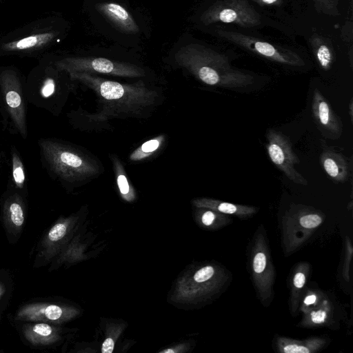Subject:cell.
Segmentation results:
<instances>
[{
  "label": "cell",
  "instance_id": "4dcf8cb0",
  "mask_svg": "<svg viewBox=\"0 0 353 353\" xmlns=\"http://www.w3.org/2000/svg\"><path fill=\"white\" fill-rule=\"evenodd\" d=\"M305 275L303 273L299 272L296 274L294 279V285L298 288H301L305 284Z\"/></svg>",
  "mask_w": 353,
  "mask_h": 353
},
{
  "label": "cell",
  "instance_id": "7a4b0ae2",
  "mask_svg": "<svg viewBox=\"0 0 353 353\" xmlns=\"http://www.w3.org/2000/svg\"><path fill=\"white\" fill-rule=\"evenodd\" d=\"M201 21L205 26L219 22L252 28L261 24V17L248 0H219L203 12Z\"/></svg>",
  "mask_w": 353,
  "mask_h": 353
},
{
  "label": "cell",
  "instance_id": "9a60e30c",
  "mask_svg": "<svg viewBox=\"0 0 353 353\" xmlns=\"http://www.w3.org/2000/svg\"><path fill=\"white\" fill-rule=\"evenodd\" d=\"M54 37L52 32L31 35L19 41L6 43L4 48L9 50H22L39 47L50 42Z\"/></svg>",
  "mask_w": 353,
  "mask_h": 353
},
{
  "label": "cell",
  "instance_id": "1f68e13d",
  "mask_svg": "<svg viewBox=\"0 0 353 353\" xmlns=\"http://www.w3.org/2000/svg\"><path fill=\"white\" fill-rule=\"evenodd\" d=\"M316 297L315 295H310L305 299L304 303L308 305L314 303L316 301Z\"/></svg>",
  "mask_w": 353,
  "mask_h": 353
},
{
  "label": "cell",
  "instance_id": "83f0119b",
  "mask_svg": "<svg viewBox=\"0 0 353 353\" xmlns=\"http://www.w3.org/2000/svg\"><path fill=\"white\" fill-rule=\"evenodd\" d=\"M312 320L315 323H323L326 318V313L324 311L319 310L312 313Z\"/></svg>",
  "mask_w": 353,
  "mask_h": 353
},
{
  "label": "cell",
  "instance_id": "8992f818",
  "mask_svg": "<svg viewBox=\"0 0 353 353\" xmlns=\"http://www.w3.org/2000/svg\"><path fill=\"white\" fill-rule=\"evenodd\" d=\"M22 343L32 349L47 350L61 339V330L54 323L46 322L13 323Z\"/></svg>",
  "mask_w": 353,
  "mask_h": 353
},
{
  "label": "cell",
  "instance_id": "d6a6232c",
  "mask_svg": "<svg viewBox=\"0 0 353 353\" xmlns=\"http://www.w3.org/2000/svg\"><path fill=\"white\" fill-rule=\"evenodd\" d=\"M348 112L350 117L351 122L352 123L353 119V101L352 98L350 99V101L348 105Z\"/></svg>",
  "mask_w": 353,
  "mask_h": 353
},
{
  "label": "cell",
  "instance_id": "e0dca14e",
  "mask_svg": "<svg viewBox=\"0 0 353 353\" xmlns=\"http://www.w3.org/2000/svg\"><path fill=\"white\" fill-rule=\"evenodd\" d=\"M100 91L101 96L108 100L119 99L124 94L123 88L120 83L110 81L103 82L100 85Z\"/></svg>",
  "mask_w": 353,
  "mask_h": 353
},
{
  "label": "cell",
  "instance_id": "7c38bea8",
  "mask_svg": "<svg viewBox=\"0 0 353 353\" xmlns=\"http://www.w3.org/2000/svg\"><path fill=\"white\" fill-rule=\"evenodd\" d=\"M319 161L324 171L333 181L344 183L348 180V163L342 154L325 150L321 153Z\"/></svg>",
  "mask_w": 353,
  "mask_h": 353
},
{
  "label": "cell",
  "instance_id": "4fadbf2b",
  "mask_svg": "<svg viewBox=\"0 0 353 353\" xmlns=\"http://www.w3.org/2000/svg\"><path fill=\"white\" fill-rule=\"evenodd\" d=\"M310 43L319 66L323 70H329L335 60V54L331 40L314 32L310 38Z\"/></svg>",
  "mask_w": 353,
  "mask_h": 353
},
{
  "label": "cell",
  "instance_id": "6da1fadb",
  "mask_svg": "<svg viewBox=\"0 0 353 353\" xmlns=\"http://www.w3.org/2000/svg\"><path fill=\"white\" fill-rule=\"evenodd\" d=\"M176 57L210 85L238 88L250 85L254 81L253 76L233 67L227 56L200 44L182 46Z\"/></svg>",
  "mask_w": 353,
  "mask_h": 353
},
{
  "label": "cell",
  "instance_id": "9c48e42d",
  "mask_svg": "<svg viewBox=\"0 0 353 353\" xmlns=\"http://www.w3.org/2000/svg\"><path fill=\"white\" fill-rule=\"evenodd\" d=\"M312 113L316 126L324 137L332 140L341 137L343 132L342 121L317 88L313 91Z\"/></svg>",
  "mask_w": 353,
  "mask_h": 353
},
{
  "label": "cell",
  "instance_id": "ffe728a7",
  "mask_svg": "<svg viewBox=\"0 0 353 353\" xmlns=\"http://www.w3.org/2000/svg\"><path fill=\"white\" fill-rule=\"evenodd\" d=\"M213 274V268L212 266L208 265L198 270L195 273L194 279L196 282L201 283L208 280L212 276Z\"/></svg>",
  "mask_w": 353,
  "mask_h": 353
},
{
  "label": "cell",
  "instance_id": "ac0fdd59",
  "mask_svg": "<svg viewBox=\"0 0 353 353\" xmlns=\"http://www.w3.org/2000/svg\"><path fill=\"white\" fill-rule=\"evenodd\" d=\"M315 10L328 16L337 17L340 14L339 0H312Z\"/></svg>",
  "mask_w": 353,
  "mask_h": 353
},
{
  "label": "cell",
  "instance_id": "e575fe53",
  "mask_svg": "<svg viewBox=\"0 0 353 353\" xmlns=\"http://www.w3.org/2000/svg\"><path fill=\"white\" fill-rule=\"evenodd\" d=\"M3 350H0V353H3Z\"/></svg>",
  "mask_w": 353,
  "mask_h": 353
},
{
  "label": "cell",
  "instance_id": "f546056e",
  "mask_svg": "<svg viewBox=\"0 0 353 353\" xmlns=\"http://www.w3.org/2000/svg\"><path fill=\"white\" fill-rule=\"evenodd\" d=\"M214 218L215 215L212 212L207 211L202 216V222L205 225H210L212 223L213 221L214 220Z\"/></svg>",
  "mask_w": 353,
  "mask_h": 353
},
{
  "label": "cell",
  "instance_id": "d4e9b609",
  "mask_svg": "<svg viewBox=\"0 0 353 353\" xmlns=\"http://www.w3.org/2000/svg\"><path fill=\"white\" fill-rule=\"evenodd\" d=\"M118 185L121 192L123 194L129 192V185L124 175H119L117 179Z\"/></svg>",
  "mask_w": 353,
  "mask_h": 353
},
{
  "label": "cell",
  "instance_id": "2e32d148",
  "mask_svg": "<svg viewBox=\"0 0 353 353\" xmlns=\"http://www.w3.org/2000/svg\"><path fill=\"white\" fill-rule=\"evenodd\" d=\"M12 172L16 187L19 189H23L26 180L24 167L16 152H13L12 154Z\"/></svg>",
  "mask_w": 353,
  "mask_h": 353
},
{
  "label": "cell",
  "instance_id": "5bb4252c",
  "mask_svg": "<svg viewBox=\"0 0 353 353\" xmlns=\"http://www.w3.org/2000/svg\"><path fill=\"white\" fill-rule=\"evenodd\" d=\"M14 288L11 272L0 267V321L12 299Z\"/></svg>",
  "mask_w": 353,
  "mask_h": 353
},
{
  "label": "cell",
  "instance_id": "8fae6325",
  "mask_svg": "<svg viewBox=\"0 0 353 353\" xmlns=\"http://www.w3.org/2000/svg\"><path fill=\"white\" fill-rule=\"evenodd\" d=\"M95 8L117 30L125 34H137L139 28L130 13L114 2L99 3Z\"/></svg>",
  "mask_w": 353,
  "mask_h": 353
},
{
  "label": "cell",
  "instance_id": "5b68a950",
  "mask_svg": "<svg viewBox=\"0 0 353 353\" xmlns=\"http://www.w3.org/2000/svg\"><path fill=\"white\" fill-rule=\"evenodd\" d=\"M65 307L47 297L31 299L19 305L10 321L46 322L57 324L65 316Z\"/></svg>",
  "mask_w": 353,
  "mask_h": 353
},
{
  "label": "cell",
  "instance_id": "ba28073f",
  "mask_svg": "<svg viewBox=\"0 0 353 353\" xmlns=\"http://www.w3.org/2000/svg\"><path fill=\"white\" fill-rule=\"evenodd\" d=\"M1 88L10 118L23 139L27 137L25 108L20 83L12 71H4L0 79Z\"/></svg>",
  "mask_w": 353,
  "mask_h": 353
},
{
  "label": "cell",
  "instance_id": "277c9868",
  "mask_svg": "<svg viewBox=\"0 0 353 353\" xmlns=\"http://www.w3.org/2000/svg\"><path fill=\"white\" fill-rule=\"evenodd\" d=\"M268 154L274 164L291 181L306 185L307 181L296 169L294 165L300 163L298 156L292 149L288 137L274 129H268L266 133Z\"/></svg>",
  "mask_w": 353,
  "mask_h": 353
},
{
  "label": "cell",
  "instance_id": "30bf717a",
  "mask_svg": "<svg viewBox=\"0 0 353 353\" xmlns=\"http://www.w3.org/2000/svg\"><path fill=\"white\" fill-rule=\"evenodd\" d=\"M60 66L68 70H92L103 74L137 72L134 67L126 66L105 58H70L61 61Z\"/></svg>",
  "mask_w": 353,
  "mask_h": 353
},
{
  "label": "cell",
  "instance_id": "44dd1931",
  "mask_svg": "<svg viewBox=\"0 0 353 353\" xmlns=\"http://www.w3.org/2000/svg\"><path fill=\"white\" fill-rule=\"evenodd\" d=\"M266 265L265 255L262 252H259L256 254L253 261V268L255 272H262Z\"/></svg>",
  "mask_w": 353,
  "mask_h": 353
},
{
  "label": "cell",
  "instance_id": "484cf974",
  "mask_svg": "<svg viewBox=\"0 0 353 353\" xmlns=\"http://www.w3.org/2000/svg\"><path fill=\"white\" fill-rule=\"evenodd\" d=\"M157 140H150L142 145L141 149L145 152H150L155 150L159 147Z\"/></svg>",
  "mask_w": 353,
  "mask_h": 353
},
{
  "label": "cell",
  "instance_id": "cb8c5ba5",
  "mask_svg": "<svg viewBox=\"0 0 353 353\" xmlns=\"http://www.w3.org/2000/svg\"><path fill=\"white\" fill-rule=\"evenodd\" d=\"M284 352L286 353H308L310 350L304 346L288 345L284 347Z\"/></svg>",
  "mask_w": 353,
  "mask_h": 353
},
{
  "label": "cell",
  "instance_id": "d6986e66",
  "mask_svg": "<svg viewBox=\"0 0 353 353\" xmlns=\"http://www.w3.org/2000/svg\"><path fill=\"white\" fill-rule=\"evenodd\" d=\"M301 225L306 228H314L322 222L321 218L316 214H310L303 216L300 220Z\"/></svg>",
  "mask_w": 353,
  "mask_h": 353
},
{
  "label": "cell",
  "instance_id": "4316f807",
  "mask_svg": "<svg viewBox=\"0 0 353 353\" xmlns=\"http://www.w3.org/2000/svg\"><path fill=\"white\" fill-rule=\"evenodd\" d=\"M114 343L111 338L106 339L102 344V353H112L114 349Z\"/></svg>",
  "mask_w": 353,
  "mask_h": 353
},
{
  "label": "cell",
  "instance_id": "836d02e7",
  "mask_svg": "<svg viewBox=\"0 0 353 353\" xmlns=\"http://www.w3.org/2000/svg\"><path fill=\"white\" fill-rule=\"evenodd\" d=\"M161 352H163V353H174V350H173L172 349H168V350H163Z\"/></svg>",
  "mask_w": 353,
  "mask_h": 353
},
{
  "label": "cell",
  "instance_id": "52a82bcc",
  "mask_svg": "<svg viewBox=\"0 0 353 353\" xmlns=\"http://www.w3.org/2000/svg\"><path fill=\"white\" fill-rule=\"evenodd\" d=\"M1 218L8 243H17L22 236L27 219L26 203L19 192H13L4 198Z\"/></svg>",
  "mask_w": 353,
  "mask_h": 353
},
{
  "label": "cell",
  "instance_id": "f1b7e54d",
  "mask_svg": "<svg viewBox=\"0 0 353 353\" xmlns=\"http://www.w3.org/2000/svg\"><path fill=\"white\" fill-rule=\"evenodd\" d=\"M261 6H279L282 0H251Z\"/></svg>",
  "mask_w": 353,
  "mask_h": 353
},
{
  "label": "cell",
  "instance_id": "603a6c76",
  "mask_svg": "<svg viewBox=\"0 0 353 353\" xmlns=\"http://www.w3.org/2000/svg\"><path fill=\"white\" fill-rule=\"evenodd\" d=\"M217 210L225 214H234L239 210V208L236 205L232 203L220 202L217 203Z\"/></svg>",
  "mask_w": 353,
  "mask_h": 353
},
{
  "label": "cell",
  "instance_id": "7402d4cb",
  "mask_svg": "<svg viewBox=\"0 0 353 353\" xmlns=\"http://www.w3.org/2000/svg\"><path fill=\"white\" fill-rule=\"evenodd\" d=\"M55 84L53 79H46L41 88V94L43 97H49L52 96L54 92Z\"/></svg>",
  "mask_w": 353,
  "mask_h": 353
},
{
  "label": "cell",
  "instance_id": "3957f363",
  "mask_svg": "<svg viewBox=\"0 0 353 353\" xmlns=\"http://www.w3.org/2000/svg\"><path fill=\"white\" fill-rule=\"evenodd\" d=\"M217 33L220 37L236 46L270 61L296 67L305 65L303 59L296 52L261 41L258 38L238 32L224 30H220Z\"/></svg>",
  "mask_w": 353,
  "mask_h": 353
}]
</instances>
